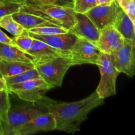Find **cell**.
Listing matches in <instances>:
<instances>
[{
    "label": "cell",
    "mask_w": 135,
    "mask_h": 135,
    "mask_svg": "<svg viewBox=\"0 0 135 135\" xmlns=\"http://www.w3.org/2000/svg\"><path fill=\"white\" fill-rule=\"evenodd\" d=\"M53 115L56 130L74 134L80 129V125L90 112L104 104L95 91L88 97L74 102H57L44 98L39 101Z\"/></svg>",
    "instance_id": "1"
},
{
    "label": "cell",
    "mask_w": 135,
    "mask_h": 135,
    "mask_svg": "<svg viewBox=\"0 0 135 135\" xmlns=\"http://www.w3.org/2000/svg\"><path fill=\"white\" fill-rule=\"evenodd\" d=\"M20 11L44 18L57 27L69 30L75 23L73 9L57 5H22Z\"/></svg>",
    "instance_id": "2"
},
{
    "label": "cell",
    "mask_w": 135,
    "mask_h": 135,
    "mask_svg": "<svg viewBox=\"0 0 135 135\" xmlns=\"http://www.w3.org/2000/svg\"><path fill=\"white\" fill-rule=\"evenodd\" d=\"M71 67V58L67 56L56 57L45 63L34 65L40 77L51 88L61 86L65 75Z\"/></svg>",
    "instance_id": "3"
},
{
    "label": "cell",
    "mask_w": 135,
    "mask_h": 135,
    "mask_svg": "<svg viewBox=\"0 0 135 135\" xmlns=\"http://www.w3.org/2000/svg\"><path fill=\"white\" fill-rule=\"evenodd\" d=\"M96 65L100 69L101 79L96 92L100 98L104 100L115 95L116 80L120 73L115 67L109 54L100 51Z\"/></svg>",
    "instance_id": "4"
},
{
    "label": "cell",
    "mask_w": 135,
    "mask_h": 135,
    "mask_svg": "<svg viewBox=\"0 0 135 135\" xmlns=\"http://www.w3.org/2000/svg\"><path fill=\"white\" fill-rule=\"evenodd\" d=\"M51 89V86L41 77L31 79L7 86L9 93L17 95L21 100L35 104L45 97V94Z\"/></svg>",
    "instance_id": "5"
},
{
    "label": "cell",
    "mask_w": 135,
    "mask_h": 135,
    "mask_svg": "<svg viewBox=\"0 0 135 135\" xmlns=\"http://www.w3.org/2000/svg\"><path fill=\"white\" fill-rule=\"evenodd\" d=\"M44 112L34 104L11 108L8 112L7 123L2 122L4 135H17L21 127L35 116Z\"/></svg>",
    "instance_id": "6"
},
{
    "label": "cell",
    "mask_w": 135,
    "mask_h": 135,
    "mask_svg": "<svg viewBox=\"0 0 135 135\" xmlns=\"http://www.w3.org/2000/svg\"><path fill=\"white\" fill-rule=\"evenodd\" d=\"M116 69L133 77L135 72V42L124 38L121 48L110 55Z\"/></svg>",
    "instance_id": "7"
},
{
    "label": "cell",
    "mask_w": 135,
    "mask_h": 135,
    "mask_svg": "<svg viewBox=\"0 0 135 135\" xmlns=\"http://www.w3.org/2000/svg\"><path fill=\"white\" fill-rule=\"evenodd\" d=\"M100 51L92 42L77 38L70 50L72 66L82 64L96 65Z\"/></svg>",
    "instance_id": "8"
},
{
    "label": "cell",
    "mask_w": 135,
    "mask_h": 135,
    "mask_svg": "<svg viewBox=\"0 0 135 135\" xmlns=\"http://www.w3.org/2000/svg\"><path fill=\"white\" fill-rule=\"evenodd\" d=\"M120 9L116 0H114L110 5H96L84 14L100 30L115 22Z\"/></svg>",
    "instance_id": "9"
},
{
    "label": "cell",
    "mask_w": 135,
    "mask_h": 135,
    "mask_svg": "<svg viewBox=\"0 0 135 135\" xmlns=\"http://www.w3.org/2000/svg\"><path fill=\"white\" fill-rule=\"evenodd\" d=\"M123 42L124 38L112 24L100 30L95 45L100 52L111 55L121 48Z\"/></svg>",
    "instance_id": "10"
},
{
    "label": "cell",
    "mask_w": 135,
    "mask_h": 135,
    "mask_svg": "<svg viewBox=\"0 0 135 135\" xmlns=\"http://www.w3.org/2000/svg\"><path fill=\"white\" fill-rule=\"evenodd\" d=\"M54 130H56V127L54 116L50 112H46L35 116L21 127L17 135L33 134Z\"/></svg>",
    "instance_id": "11"
},
{
    "label": "cell",
    "mask_w": 135,
    "mask_h": 135,
    "mask_svg": "<svg viewBox=\"0 0 135 135\" xmlns=\"http://www.w3.org/2000/svg\"><path fill=\"white\" fill-rule=\"evenodd\" d=\"M75 23L69 30L77 38H84L95 44L100 36V30L84 13H75Z\"/></svg>",
    "instance_id": "12"
},
{
    "label": "cell",
    "mask_w": 135,
    "mask_h": 135,
    "mask_svg": "<svg viewBox=\"0 0 135 135\" xmlns=\"http://www.w3.org/2000/svg\"><path fill=\"white\" fill-rule=\"evenodd\" d=\"M27 32L32 38L42 41L49 46L59 50L67 57L70 56V50L77 38L76 36L70 32L69 31L64 34L49 36L33 34L28 32V31Z\"/></svg>",
    "instance_id": "13"
},
{
    "label": "cell",
    "mask_w": 135,
    "mask_h": 135,
    "mask_svg": "<svg viewBox=\"0 0 135 135\" xmlns=\"http://www.w3.org/2000/svg\"><path fill=\"white\" fill-rule=\"evenodd\" d=\"M28 54L31 57L34 65L45 63L56 57L66 56L59 50L34 38H33L32 44L28 51Z\"/></svg>",
    "instance_id": "14"
},
{
    "label": "cell",
    "mask_w": 135,
    "mask_h": 135,
    "mask_svg": "<svg viewBox=\"0 0 135 135\" xmlns=\"http://www.w3.org/2000/svg\"><path fill=\"white\" fill-rule=\"evenodd\" d=\"M12 17L16 22L22 25L26 30L42 26H56L42 17L25 12L19 11L13 13Z\"/></svg>",
    "instance_id": "15"
},
{
    "label": "cell",
    "mask_w": 135,
    "mask_h": 135,
    "mask_svg": "<svg viewBox=\"0 0 135 135\" xmlns=\"http://www.w3.org/2000/svg\"><path fill=\"white\" fill-rule=\"evenodd\" d=\"M113 25L125 39L135 42V24L121 9H120Z\"/></svg>",
    "instance_id": "16"
},
{
    "label": "cell",
    "mask_w": 135,
    "mask_h": 135,
    "mask_svg": "<svg viewBox=\"0 0 135 135\" xmlns=\"http://www.w3.org/2000/svg\"><path fill=\"white\" fill-rule=\"evenodd\" d=\"M0 59L7 61L32 63L28 54L18 47L3 43H0Z\"/></svg>",
    "instance_id": "17"
},
{
    "label": "cell",
    "mask_w": 135,
    "mask_h": 135,
    "mask_svg": "<svg viewBox=\"0 0 135 135\" xmlns=\"http://www.w3.org/2000/svg\"><path fill=\"white\" fill-rule=\"evenodd\" d=\"M34 68L32 63L7 61L0 59V74L2 77L14 76Z\"/></svg>",
    "instance_id": "18"
},
{
    "label": "cell",
    "mask_w": 135,
    "mask_h": 135,
    "mask_svg": "<svg viewBox=\"0 0 135 135\" xmlns=\"http://www.w3.org/2000/svg\"><path fill=\"white\" fill-rule=\"evenodd\" d=\"M0 27L5 29L14 36H17L26 31L21 25L13 19L12 15H7L0 18Z\"/></svg>",
    "instance_id": "19"
},
{
    "label": "cell",
    "mask_w": 135,
    "mask_h": 135,
    "mask_svg": "<svg viewBox=\"0 0 135 135\" xmlns=\"http://www.w3.org/2000/svg\"><path fill=\"white\" fill-rule=\"evenodd\" d=\"M40 77V75L38 73L36 69L34 67V69L28 70V71H24L21 73L18 74L17 75L11 76H7V77H3L5 80L6 83L7 87L11 84H17V83H21L22 82H25L26 80H31V79H37Z\"/></svg>",
    "instance_id": "20"
},
{
    "label": "cell",
    "mask_w": 135,
    "mask_h": 135,
    "mask_svg": "<svg viewBox=\"0 0 135 135\" xmlns=\"http://www.w3.org/2000/svg\"><path fill=\"white\" fill-rule=\"evenodd\" d=\"M22 5H57L73 9V0H16Z\"/></svg>",
    "instance_id": "21"
},
{
    "label": "cell",
    "mask_w": 135,
    "mask_h": 135,
    "mask_svg": "<svg viewBox=\"0 0 135 135\" xmlns=\"http://www.w3.org/2000/svg\"><path fill=\"white\" fill-rule=\"evenodd\" d=\"M11 108L9 92L7 90L0 91V120L7 123L8 112Z\"/></svg>",
    "instance_id": "22"
},
{
    "label": "cell",
    "mask_w": 135,
    "mask_h": 135,
    "mask_svg": "<svg viewBox=\"0 0 135 135\" xmlns=\"http://www.w3.org/2000/svg\"><path fill=\"white\" fill-rule=\"evenodd\" d=\"M28 32L33 33V34H40L44 36L54 35V34H64L68 32L69 30L63 28L57 27V26H42V27H38L31 28L27 30Z\"/></svg>",
    "instance_id": "23"
},
{
    "label": "cell",
    "mask_w": 135,
    "mask_h": 135,
    "mask_svg": "<svg viewBox=\"0 0 135 135\" xmlns=\"http://www.w3.org/2000/svg\"><path fill=\"white\" fill-rule=\"evenodd\" d=\"M13 40L21 50L28 54V51L30 50L32 44L33 38L28 35L27 30L21 35L14 36Z\"/></svg>",
    "instance_id": "24"
},
{
    "label": "cell",
    "mask_w": 135,
    "mask_h": 135,
    "mask_svg": "<svg viewBox=\"0 0 135 135\" xmlns=\"http://www.w3.org/2000/svg\"><path fill=\"white\" fill-rule=\"evenodd\" d=\"M96 5V0H73V10L75 13H85Z\"/></svg>",
    "instance_id": "25"
},
{
    "label": "cell",
    "mask_w": 135,
    "mask_h": 135,
    "mask_svg": "<svg viewBox=\"0 0 135 135\" xmlns=\"http://www.w3.org/2000/svg\"><path fill=\"white\" fill-rule=\"evenodd\" d=\"M119 6L135 24V0H116Z\"/></svg>",
    "instance_id": "26"
},
{
    "label": "cell",
    "mask_w": 135,
    "mask_h": 135,
    "mask_svg": "<svg viewBox=\"0 0 135 135\" xmlns=\"http://www.w3.org/2000/svg\"><path fill=\"white\" fill-rule=\"evenodd\" d=\"M22 4L11 3L0 6V18L7 15H12L13 13L20 11Z\"/></svg>",
    "instance_id": "27"
},
{
    "label": "cell",
    "mask_w": 135,
    "mask_h": 135,
    "mask_svg": "<svg viewBox=\"0 0 135 135\" xmlns=\"http://www.w3.org/2000/svg\"><path fill=\"white\" fill-rule=\"evenodd\" d=\"M0 43L10 45V46H15V47H18V48H19L18 46H17V45L16 44L15 42H14L13 38H11L10 37L8 36L7 35L5 32H3V31H2L1 29H0Z\"/></svg>",
    "instance_id": "28"
},
{
    "label": "cell",
    "mask_w": 135,
    "mask_h": 135,
    "mask_svg": "<svg viewBox=\"0 0 135 135\" xmlns=\"http://www.w3.org/2000/svg\"><path fill=\"white\" fill-rule=\"evenodd\" d=\"M114 0H96L97 5H110Z\"/></svg>",
    "instance_id": "29"
},
{
    "label": "cell",
    "mask_w": 135,
    "mask_h": 135,
    "mask_svg": "<svg viewBox=\"0 0 135 135\" xmlns=\"http://www.w3.org/2000/svg\"><path fill=\"white\" fill-rule=\"evenodd\" d=\"M4 90H7L6 83H5V80L2 76H0V91Z\"/></svg>",
    "instance_id": "30"
},
{
    "label": "cell",
    "mask_w": 135,
    "mask_h": 135,
    "mask_svg": "<svg viewBox=\"0 0 135 135\" xmlns=\"http://www.w3.org/2000/svg\"><path fill=\"white\" fill-rule=\"evenodd\" d=\"M18 3L16 0H0V6L2 5H6L8 3Z\"/></svg>",
    "instance_id": "31"
},
{
    "label": "cell",
    "mask_w": 135,
    "mask_h": 135,
    "mask_svg": "<svg viewBox=\"0 0 135 135\" xmlns=\"http://www.w3.org/2000/svg\"><path fill=\"white\" fill-rule=\"evenodd\" d=\"M0 135H4L3 129L2 126V121L0 120Z\"/></svg>",
    "instance_id": "32"
},
{
    "label": "cell",
    "mask_w": 135,
    "mask_h": 135,
    "mask_svg": "<svg viewBox=\"0 0 135 135\" xmlns=\"http://www.w3.org/2000/svg\"><path fill=\"white\" fill-rule=\"evenodd\" d=\"M0 76H1V74H0Z\"/></svg>",
    "instance_id": "33"
}]
</instances>
